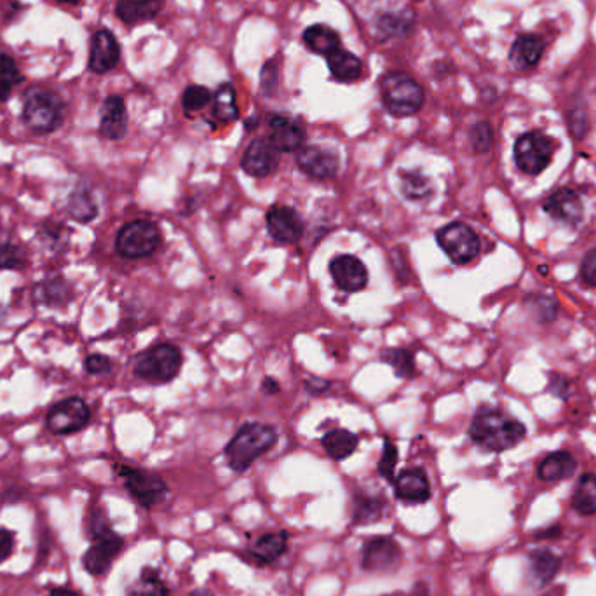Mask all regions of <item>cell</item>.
Masks as SVG:
<instances>
[{
  "mask_svg": "<svg viewBox=\"0 0 596 596\" xmlns=\"http://www.w3.org/2000/svg\"><path fill=\"white\" fill-rule=\"evenodd\" d=\"M381 98L391 116L408 118L422 109L424 90L412 75L391 72L381 79Z\"/></svg>",
  "mask_w": 596,
  "mask_h": 596,
  "instance_id": "cell-3",
  "label": "cell"
},
{
  "mask_svg": "<svg viewBox=\"0 0 596 596\" xmlns=\"http://www.w3.org/2000/svg\"><path fill=\"white\" fill-rule=\"evenodd\" d=\"M330 274L342 291L355 293L368 285V270L355 255H340L330 262Z\"/></svg>",
  "mask_w": 596,
  "mask_h": 596,
  "instance_id": "cell-16",
  "label": "cell"
},
{
  "mask_svg": "<svg viewBox=\"0 0 596 596\" xmlns=\"http://www.w3.org/2000/svg\"><path fill=\"white\" fill-rule=\"evenodd\" d=\"M24 80L16 61L9 54H0V101H7L14 86Z\"/></svg>",
  "mask_w": 596,
  "mask_h": 596,
  "instance_id": "cell-37",
  "label": "cell"
},
{
  "mask_svg": "<svg viewBox=\"0 0 596 596\" xmlns=\"http://www.w3.org/2000/svg\"><path fill=\"white\" fill-rule=\"evenodd\" d=\"M49 596H80L71 588H51Z\"/></svg>",
  "mask_w": 596,
  "mask_h": 596,
  "instance_id": "cell-51",
  "label": "cell"
},
{
  "mask_svg": "<svg viewBox=\"0 0 596 596\" xmlns=\"http://www.w3.org/2000/svg\"><path fill=\"white\" fill-rule=\"evenodd\" d=\"M297 165L316 180H330L338 173V157L332 150L317 145L302 147L297 154Z\"/></svg>",
  "mask_w": 596,
  "mask_h": 596,
  "instance_id": "cell-15",
  "label": "cell"
},
{
  "mask_svg": "<svg viewBox=\"0 0 596 596\" xmlns=\"http://www.w3.org/2000/svg\"><path fill=\"white\" fill-rule=\"evenodd\" d=\"M569 126L575 138H582L588 131V118L586 109H572L569 114Z\"/></svg>",
  "mask_w": 596,
  "mask_h": 596,
  "instance_id": "cell-44",
  "label": "cell"
},
{
  "mask_svg": "<svg viewBox=\"0 0 596 596\" xmlns=\"http://www.w3.org/2000/svg\"><path fill=\"white\" fill-rule=\"evenodd\" d=\"M403 551L393 537L375 535L370 537L361 551V565L366 572L391 573L400 569Z\"/></svg>",
  "mask_w": 596,
  "mask_h": 596,
  "instance_id": "cell-9",
  "label": "cell"
},
{
  "mask_svg": "<svg viewBox=\"0 0 596 596\" xmlns=\"http://www.w3.org/2000/svg\"><path fill=\"white\" fill-rule=\"evenodd\" d=\"M69 213L77 222H91L98 215V206L91 192L84 187L77 189L69 199Z\"/></svg>",
  "mask_w": 596,
  "mask_h": 596,
  "instance_id": "cell-35",
  "label": "cell"
},
{
  "mask_svg": "<svg viewBox=\"0 0 596 596\" xmlns=\"http://www.w3.org/2000/svg\"><path fill=\"white\" fill-rule=\"evenodd\" d=\"M381 359L391 364L396 375L402 379H410L415 375V356L408 349H385Z\"/></svg>",
  "mask_w": 596,
  "mask_h": 596,
  "instance_id": "cell-38",
  "label": "cell"
},
{
  "mask_svg": "<svg viewBox=\"0 0 596 596\" xmlns=\"http://www.w3.org/2000/svg\"><path fill=\"white\" fill-rule=\"evenodd\" d=\"M400 191L410 201H422L430 195V180L417 171L400 173Z\"/></svg>",
  "mask_w": 596,
  "mask_h": 596,
  "instance_id": "cell-36",
  "label": "cell"
},
{
  "mask_svg": "<svg viewBox=\"0 0 596 596\" xmlns=\"http://www.w3.org/2000/svg\"><path fill=\"white\" fill-rule=\"evenodd\" d=\"M163 2H131V0H119L118 2V16L126 24H138L148 22L157 16L161 11Z\"/></svg>",
  "mask_w": 596,
  "mask_h": 596,
  "instance_id": "cell-31",
  "label": "cell"
},
{
  "mask_svg": "<svg viewBox=\"0 0 596 596\" xmlns=\"http://www.w3.org/2000/svg\"><path fill=\"white\" fill-rule=\"evenodd\" d=\"M387 511V502L383 497H372L359 494L353 504V524L370 525L381 522Z\"/></svg>",
  "mask_w": 596,
  "mask_h": 596,
  "instance_id": "cell-29",
  "label": "cell"
},
{
  "mask_svg": "<svg viewBox=\"0 0 596 596\" xmlns=\"http://www.w3.org/2000/svg\"><path fill=\"white\" fill-rule=\"evenodd\" d=\"M528 563H530V573L534 577V581L539 586H544L554 579V575L560 571V558L549 551V549H535L530 553L528 556Z\"/></svg>",
  "mask_w": 596,
  "mask_h": 596,
  "instance_id": "cell-28",
  "label": "cell"
},
{
  "mask_svg": "<svg viewBox=\"0 0 596 596\" xmlns=\"http://www.w3.org/2000/svg\"><path fill=\"white\" fill-rule=\"evenodd\" d=\"M402 596H430V588L424 582H417L410 593Z\"/></svg>",
  "mask_w": 596,
  "mask_h": 596,
  "instance_id": "cell-50",
  "label": "cell"
},
{
  "mask_svg": "<svg viewBox=\"0 0 596 596\" xmlns=\"http://www.w3.org/2000/svg\"><path fill=\"white\" fill-rule=\"evenodd\" d=\"M267 231L270 238L283 244L298 242L304 236V223L289 206H272L267 212Z\"/></svg>",
  "mask_w": 596,
  "mask_h": 596,
  "instance_id": "cell-14",
  "label": "cell"
},
{
  "mask_svg": "<svg viewBox=\"0 0 596 596\" xmlns=\"http://www.w3.org/2000/svg\"><path fill=\"white\" fill-rule=\"evenodd\" d=\"M394 494L405 504H424L430 499V483L421 468L402 471L394 479Z\"/></svg>",
  "mask_w": 596,
  "mask_h": 596,
  "instance_id": "cell-19",
  "label": "cell"
},
{
  "mask_svg": "<svg viewBox=\"0 0 596 596\" xmlns=\"http://www.w3.org/2000/svg\"><path fill=\"white\" fill-rule=\"evenodd\" d=\"M278 82V69L274 65V61L265 63L262 71V88L265 93H270V90L276 86Z\"/></svg>",
  "mask_w": 596,
  "mask_h": 596,
  "instance_id": "cell-48",
  "label": "cell"
},
{
  "mask_svg": "<svg viewBox=\"0 0 596 596\" xmlns=\"http://www.w3.org/2000/svg\"><path fill=\"white\" fill-rule=\"evenodd\" d=\"M118 473L124 479V485L131 497L144 507H152L167 496L165 479L144 469H135L129 466H118Z\"/></svg>",
  "mask_w": 596,
  "mask_h": 596,
  "instance_id": "cell-10",
  "label": "cell"
},
{
  "mask_svg": "<svg viewBox=\"0 0 596 596\" xmlns=\"http://www.w3.org/2000/svg\"><path fill=\"white\" fill-rule=\"evenodd\" d=\"M304 43L312 52L328 58L340 49V35L326 24H312L304 32Z\"/></svg>",
  "mask_w": 596,
  "mask_h": 596,
  "instance_id": "cell-27",
  "label": "cell"
},
{
  "mask_svg": "<svg viewBox=\"0 0 596 596\" xmlns=\"http://www.w3.org/2000/svg\"><path fill=\"white\" fill-rule=\"evenodd\" d=\"M543 208L553 220H558L567 225H577L582 220L581 197L577 195V192L567 187H560L548 195Z\"/></svg>",
  "mask_w": 596,
  "mask_h": 596,
  "instance_id": "cell-17",
  "label": "cell"
},
{
  "mask_svg": "<svg viewBox=\"0 0 596 596\" xmlns=\"http://www.w3.org/2000/svg\"><path fill=\"white\" fill-rule=\"evenodd\" d=\"M581 278L586 285L596 287V248L584 255L581 263Z\"/></svg>",
  "mask_w": 596,
  "mask_h": 596,
  "instance_id": "cell-45",
  "label": "cell"
},
{
  "mask_svg": "<svg viewBox=\"0 0 596 596\" xmlns=\"http://www.w3.org/2000/svg\"><path fill=\"white\" fill-rule=\"evenodd\" d=\"M396 464H398V447L393 441L385 440L381 460H379V475L385 478L389 483H394V479H396V475H394Z\"/></svg>",
  "mask_w": 596,
  "mask_h": 596,
  "instance_id": "cell-42",
  "label": "cell"
},
{
  "mask_svg": "<svg viewBox=\"0 0 596 596\" xmlns=\"http://www.w3.org/2000/svg\"><path fill=\"white\" fill-rule=\"evenodd\" d=\"M91 421V410L80 398H69L52 406L48 413V428L54 434H72L84 430Z\"/></svg>",
  "mask_w": 596,
  "mask_h": 596,
  "instance_id": "cell-12",
  "label": "cell"
},
{
  "mask_svg": "<svg viewBox=\"0 0 596 596\" xmlns=\"http://www.w3.org/2000/svg\"><path fill=\"white\" fill-rule=\"evenodd\" d=\"M120 48L118 39L109 30H98L91 39L90 51V71L93 73H107L119 63Z\"/></svg>",
  "mask_w": 596,
  "mask_h": 596,
  "instance_id": "cell-18",
  "label": "cell"
},
{
  "mask_svg": "<svg viewBox=\"0 0 596 596\" xmlns=\"http://www.w3.org/2000/svg\"><path fill=\"white\" fill-rule=\"evenodd\" d=\"M86 370L91 375H103L112 370V361L103 355H91L86 358Z\"/></svg>",
  "mask_w": 596,
  "mask_h": 596,
  "instance_id": "cell-46",
  "label": "cell"
},
{
  "mask_svg": "<svg viewBox=\"0 0 596 596\" xmlns=\"http://www.w3.org/2000/svg\"><path fill=\"white\" fill-rule=\"evenodd\" d=\"M213 116L220 122H232V120L238 119V101H236V91H234L232 84H223L216 91Z\"/></svg>",
  "mask_w": 596,
  "mask_h": 596,
  "instance_id": "cell-34",
  "label": "cell"
},
{
  "mask_svg": "<svg viewBox=\"0 0 596 596\" xmlns=\"http://www.w3.org/2000/svg\"><path fill=\"white\" fill-rule=\"evenodd\" d=\"M269 128H270L269 138L279 152H297L304 147L306 131L300 122L285 116H272L269 119Z\"/></svg>",
  "mask_w": 596,
  "mask_h": 596,
  "instance_id": "cell-20",
  "label": "cell"
},
{
  "mask_svg": "<svg viewBox=\"0 0 596 596\" xmlns=\"http://www.w3.org/2000/svg\"><path fill=\"white\" fill-rule=\"evenodd\" d=\"M65 116L63 101L46 90H32L24 105V124L37 133H51L60 128Z\"/></svg>",
  "mask_w": 596,
  "mask_h": 596,
  "instance_id": "cell-5",
  "label": "cell"
},
{
  "mask_svg": "<svg viewBox=\"0 0 596 596\" xmlns=\"http://www.w3.org/2000/svg\"><path fill=\"white\" fill-rule=\"evenodd\" d=\"M14 551V534L7 528H0V563H4Z\"/></svg>",
  "mask_w": 596,
  "mask_h": 596,
  "instance_id": "cell-47",
  "label": "cell"
},
{
  "mask_svg": "<svg viewBox=\"0 0 596 596\" xmlns=\"http://www.w3.org/2000/svg\"><path fill=\"white\" fill-rule=\"evenodd\" d=\"M263 391L267 393V394H274V393H278L279 391V385H278V382L274 381V379H265L263 381Z\"/></svg>",
  "mask_w": 596,
  "mask_h": 596,
  "instance_id": "cell-52",
  "label": "cell"
},
{
  "mask_svg": "<svg viewBox=\"0 0 596 596\" xmlns=\"http://www.w3.org/2000/svg\"><path fill=\"white\" fill-rule=\"evenodd\" d=\"M544 49H546V43L543 37L534 35V33L520 35L515 41V44L511 46L509 61L518 71H530V69L537 67V63L541 61V58L544 54Z\"/></svg>",
  "mask_w": 596,
  "mask_h": 596,
  "instance_id": "cell-23",
  "label": "cell"
},
{
  "mask_svg": "<svg viewBox=\"0 0 596 596\" xmlns=\"http://www.w3.org/2000/svg\"><path fill=\"white\" fill-rule=\"evenodd\" d=\"M436 241L447 257L457 265H466L475 260L481 250L477 232L460 222H453L440 229L436 232Z\"/></svg>",
  "mask_w": 596,
  "mask_h": 596,
  "instance_id": "cell-8",
  "label": "cell"
},
{
  "mask_svg": "<svg viewBox=\"0 0 596 596\" xmlns=\"http://www.w3.org/2000/svg\"><path fill=\"white\" fill-rule=\"evenodd\" d=\"M494 144V131L492 126L485 120L475 124V128L471 129V145L478 154H485L490 150V147Z\"/></svg>",
  "mask_w": 596,
  "mask_h": 596,
  "instance_id": "cell-43",
  "label": "cell"
},
{
  "mask_svg": "<svg viewBox=\"0 0 596 596\" xmlns=\"http://www.w3.org/2000/svg\"><path fill=\"white\" fill-rule=\"evenodd\" d=\"M326 60L330 72L338 82H356L363 75V61L345 49H336Z\"/></svg>",
  "mask_w": 596,
  "mask_h": 596,
  "instance_id": "cell-25",
  "label": "cell"
},
{
  "mask_svg": "<svg viewBox=\"0 0 596 596\" xmlns=\"http://www.w3.org/2000/svg\"><path fill=\"white\" fill-rule=\"evenodd\" d=\"M182 368V351L171 344H159L138 355L135 361L137 377L152 383L173 381Z\"/></svg>",
  "mask_w": 596,
  "mask_h": 596,
  "instance_id": "cell-4",
  "label": "cell"
},
{
  "mask_svg": "<svg viewBox=\"0 0 596 596\" xmlns=\"http://www.w3.org/2000/svg\"><path fill=\"white\" fill-rule=\"evenodd\" d=\"M161 244V232L148 220L126 223L116 239V250L124 259H144L152 255Z\"/></svg>",
  "mask_w": 596,
  "mask_h": 596,
  "instance_id": "cell-6",
  "label": "cell"
},
{
  "mask_svg": "<svg viewBox=\"0 0 596 596\" xmlns=\"http://www.w3.org/2000/svg\"><path fill=\"white\" fill-rule=\"evenodd\" d=\"M553 154L554 142L539 131L525 133L515 144V163L522 173L530 176L543 173L549 166Z\"/></svg>",
  "mask_w": 596,
  "mask_h": 596,
  "instance_id": "cell-7",
  "label": "cell"
},
{
  "mask_svg": "<svg viewBox=\"0 0 596 596\" xmlns=\"http://www.w3.org/2000/svg\"><path fill=\"white\" fill-rule=\"evenodd\" d=\"M26 263V253L22 246L13 242H5L0 246V269L22 270Z\"/></svg>",
  "mask_w": 596,
  "mask_h": 596,
  "instance_id": "cell-40",
  "label": "cell"
},
{
  "mask_svg": "<svg viewBox=\"0 0 596 596\" xmlns=\"http://www.w3.org/2000/svg\"><path fill=\"white\" fill-rule=\"evenodd\" d=\"M572 507L584 516L596 513V477L588 473L581 477L572 496Z\"/></svg>",
  "mask_w": 596,
  "mask_h": 596,
  "instance_id": "cell-32",
  "label": "cell"
},
{
  "mask_svg": "<svg viewBox=\"0 0 596 596\" xmlns=\"http://www.w3.org/2000/svg\"><path fill=\"white\" fill-rule=\"evenodd\" d=\"M306 387L309 391L310 394H321L325 393L328 387H330V382L328 381H310L306 382Z\"/></svg>",
  "mask_w": 596,
  "mask_h": 596,
  "instance_id": "cell-49",
  "label": "cell"
},
{
  "mask_svg": "<svg viewBox=\"0 0 596 596\" xmlns=\"http://www.w3.org/2000/svg\"><path fill=\"white\" fill-rule=\"evenodd\" d=\"M91 539L95 543L84 554V560H82L84 569H86V572L96 575V577L105 575L110 571L114 560L124 548V539L112 530V526H107V528L96 532L95 535H91Z\"/></svg>",
  "mask_w": 596,
  "mask_h": 596,
  "instance_id": "cell-11",
  "label": "cell"
},
{
  "mask_svg": "<svg viewBox=\"0 0 596 596\" xmlns=\"http://www.w3.org/2000/svg\"><path fill=\"white\" fill-rule=\"evenodd\" d=\"M126 596H169V590L161 573L147 567L140 573V577L128 588Z\"/></svg>",
  "mask_w": 596,
  "mask_h": 596,
  "instance_id": "cell-33",
  "label": "cell"
},
{
  "mask_svg": "<svg viewBox=\"0 0 596 596\" xmlns=\"http://www.w3.org/2000/svg\"><path fill=\"white\" fill-rule=\"evenodd\" d=\"M72 297V288L60 278H51L48 281L39 283L33 291L35 302L46 307H61L71 302Z\"/></svg>",
  "mask_w": 596,
  "mask_h": 596,
  "instance_id": "cell-26",
  "label": "cell"
},
{
  "mask_svg": "<svg viewBox=\"0 0 596 596\" xmlns=\"http://www.w3.org/2000/svg\"><path fill=\"white\" fill-rule=\"evenodd\" d=\"M288 549L287 532H270L260 535L250 548L246 549L244 558L255 565H270L279 560Z\"/></svg>",
  "mask_w": 596,
  "mask_h": 596,
  "instance_id": "cell-21",
  "label": "cell"
},
{
  "mask_svg": "<svg viewBox=\"0 0 596 596\" xmlns=\"http://www.w3.org/2000/svg\"><path fill=\"white\" fill-rule=\"evenodd\" d=\"M278 441V432L274 428L259 422H250L236 432V436L225 447L227 464L232 471L244 473L251 464L269 452Z\"/></svg>",
  "mask_w": 596,
  "mask_h": 596,
  "instance_id": "cell-2",
  "label": "cell"
},
{
  "mask_svg": "<svg viewBox=\"0 0 596 596\" xmlns=\"http://www.w3.org/2000/svg\"><path fill=\"white\" fill-rule=\"evenodd\" d=\"M278 165H279V150L270 142L269 137L253 140L248 145L241 159V167L250 176H257V178L269 176L270 173H274Z\"/></svg>",
  "mask_w": 596,
  "mask_h": 596,
  "instance_id": "cell-13",
  "label": "cell"
},
{
  "mask_svg": "<svg viewBox=\"0 0 596 596\" xmlns=\"http://www.w3.org/2000/svg\"><path fill=\"white\" fill-rule=\"evenodd\" d=\"M60 2H69V4H77V2H80V0H60Z\"/></svg>",
  "mask_w": 596,
  "mask_h": 596,
  "instance_id": "cell-55",
  "label": "cell"
},
{
  "mask_svg": "<svg viewBox=\"0 0 596 596\" xmlns=\"http://www.w3.org/2000/svg\"><path fill=\"white\" fill-rule=\"evenodd\" d=\"M525 426L506 412L483 406L469 426V438L487 452H504L525 438Z\"/></svg>",
  "mask_w": 596,
  "mask_h": 596,
  "instance_id": "cell-1",
  "label": "cell"
},
{
  "mask_svg": "<svg viewBox=\"0 0 596 596\" xmlns=\"http://www.w3.org/2000/svg\"><path fill=\"white\" fill-rule=\"evenodd\" d=\"M321 443L334 460H345L347 457L356 452L359 440L358 436L353 434L351 430H334L323 436Z\"/></svg>",
  "mask_w": 596,
  "mask_h": 596,
  "instance_id": "cell-30",
  "label": "cell"
},
{
  "mask_svg": "<svg viewBox=\"0 0 596 596\" xmlns=\"http://www.w3.org/2000/svg\"><path fill=\"white\" fill-rule=\"evenodd\" d=\"M189 596H215L212 591H208V590H195V591H192L191 595Z\"/></svg>",
  "mask_w": 596,
  "mask_h": 596,
  "instance_id": "cell-53",
  "label": "cell"
},
{
  "mask_svg": "<svg viewBox=\"0 0 596 596\" xmlns=\"http://www.w3.org/2000/svg\"><path fill=\"white\" fill-rule=\"evenodd\" d=\"M577 469V462L573 459L572 453L554 452L549 453L546 459L537 468V477L543 481H562L567 478L572 477Z\"/></svg>",
  "mask_w": 596,
  "mask_h": 596,
  "instance_id": "cell-24",
  "label": "cell"
},
{
  "mask_svg": "<svg viewBox=\"0 0 596 596\" xmlns=\"http://www.w3.org/2000/svg\"><path fill=\"white\" fill-rule=\"evenodd\" d=\"M377 28L383 37H400L405 35L412 28V14L396 13V14H383L377 20Z\"/></svg>",
  "mask_w": 596,
  "mask_h": 596,
  "instance_id": "cell-39",
  "label": "cell"
},
{
  "mask_svg": "<svg viewBox=\"0 0 596 596\" xmlns=\"http://www.w3.org/2000/svg\"><path fill=\"white\" fill-rule=\"evenodd\" d=\"M131 2H165V0H131Z\"/></svg>",
  "mask_w": 596,
  "mask_h": 596,
  "instance_id": "cell-54",
  "label": "cell"
},
{
  "mask_svg": "<svg viewBox=\"0 0 596 596\" xmlns=\"http://www.w3.org/2000/svg\"><path fill=\"white\" fill-rule=\"evenodd\" d=\"M128 131L126 103L120 96H109L101 109L99 135L105 140H120Z\"/></svg>",
  "mask_w": 596,
  "mask_h": 596,
  "instance_id": "cell-22",
  "label": "cell"
},
{
  "mask_svg": "<svg viewBox=\"0 0 596 596\" xmlns=\"http://www.w3.org/2000/svg\"><path fill=\"white\" fill-rule=\"evenodd\" d=\"M210 99H212L210 90H206L203 86H189L182 96V105H184L185 112L192 114V112H197L203 107H206L210 103Z\"/></svg>",
  "mask_w": 596,
  "mask_h": 596,
  "instance_id": "cell-41",
  "label": "cell"
}]
</instances>
